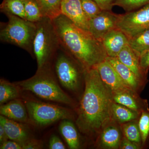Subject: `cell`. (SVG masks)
<instances>
[{
    "instance_id": "obj_5",
    "label": "cell",
    "mask_w": 149,
    "mask_h": 149,
    "mask_svg": "<svg viewBox=\"0 0 149 149\" xmlns=\"http://www.w3.org/2000/svg\"><path fill=\"white\" fill-rule=\"evenodd\" d=\"M8 21L1 23V42L17 46L33 55V45L37 24L15 15H7Z\"/></svg>"
},
{
    "instance_id": "obj_26",
    "label": "cell",
    "mask_w": 149,
    "mask_h": 149,
    "mask_svg": "<svg viewBox=\"0 0 149 149\" xmlns=\"http://www.w3.org/2000/svg\"><path fill=\"white\" fill-rule=\"evenodd\" d=\"M138 123L141 133L142 146H149V109L142 111Z\"/></svg>"
},
{
    "instance_id": "obj_8",
    "label": "cell",
    "mask_w": 149,
    "mask_h": 149,
    "mask_svg": "<svg viewBox=\"0 0 149 149\" xmlns=\"http://www.w3.org/2000/svg\"><path fill=\"white\" fill-rule=\"evenodd\" d=\"M117 28L128 40L149 30V4L137 10L119 15Z\"/></svg>"
},
{
    "instance_id": "obj_30",
    "label": "cell",
    "mask_w": 149,
    "mask_h": 149,
    "mask_svg": "<svg viewBox=\"0 0 149 149\" xmlns=\"http://www.w3.org/2000/svg\"><path fill=\"white\" fill-rule=\"evenodd\" d=\"M22 149H40L43 148V143L42 141L30 138L21 144Z\"/></svg>"
},
{
    "instance_id": "obj_28",
    "label": "cell",
    "mask_w": 149,
    "mask_h": 149,
    "mask_svg": "<svg viewBox=\"0 0 149 149\" xmlns=\"http://www.w3.org/2000/svg\"><path fill=\"white\" fill-rule=\"evenodd\" d=\"M149 4V0H116L114 6L123 9L126 12L133 11Z\"/></svg>"
},
{
    "instance_id": "obj_16",
    "label": "cell",
    "mask_w": 149,
    "mask_h": 149,
    "mask_svg": "<svg viewBox=\"0 0 149 149\" xmlns=\"http://www.w3.org/2000/svg\"><path fill=\"white\" fill-rule=\"evenodd\" d=\"M116 58L128 67L140 80L146 83L147 74L140 66L139 57L136 55L128 45L122 49Z\"/></svg>"
},
{
    "instance_id": "obj_22",
    "label": "cell",
    "mask_w": 149,
    "mask_h": 149,
    "mask_svg": "<svg viewBox=\"0 0 149 149\" xmlns=\"http://www.w3.org/2000/svg\"><path fill=\"white\" fill-rule=\"evenodd\" d=\"M44 17L51 20L61 14V6L63 0H36Z\"/></svg>"
},
{
    "instance_id": "obj_15",
    "label": "cell",
    "mask_w": 149,
    "mask_h": 149,
    "mask_svg": "<svg viewBox=\"0 0 149 149\" xmlns=\"http://www.w3.org/2000/svg\"><path fill=\"white\" fill-rule=\"evenodd\" d=\"M106 60L109 62L116 70L124 83L132 91H139L145 82L140 80L129 68L120 62L117 58L107 56Z\"/></svg>"
},
{
    "instance_id": "obj_35",
    "label": "cell",
    "mask_w": 149,
    "mask_h": 149,
    "mask_svg": "<svg viewBox=\"0 0 149 149\" xmlns=\"http://www.w3.org/2000/svg\"><path fill=\"white\" fill-rule=\"evenodd\" d=\"M120 147V148L122 149H139L142 148L140 145L131 142L125 138L123 139Z\"/></svg>"
},
{
    "instance_id": "obj_10",
    "label": "cell",
    "mask_w": 149,
    "mask_h": 149,
    "mask_svg": "<svg viewBox=\"0 0 149 149\" xmlns=\"http://www.w3.org/2000/svg\"><path fill=\"white\" fill-rule=\"evenodd\" d=\"M94 67L98 70L102 80L112 94L126 91L134 92L124 83L112 65L106 60Z\"/></svg>"
},
{
    "instance_id": "obj_20",
    "label": "cell",
    "mask_w": 149,
    "mask_h": 149,
    "mask_svg": "<svg viewBox=\"0 0 149 149\" xmlns=\"http://www.w3.org/2000/svg\"><path fill=\"white\" fill-rule=\"evenodd\" d=\"M101 144L104 148L117 149L120 147V134L118 128L109 126L104 128L100 137Z\"/></svg>"
},
{
    "instance_id": "obj_32",
    "label": "cell",
    "mask_w": 149,
    "mask_h": 149,
    "mask_svg": "<svg viewBox=\"0 0 149 149\" xmlns=\"http://www.w3.org/2000/svg\"><path fill=\"white\" fill-rule=\"evenodd\" d=\"M139 62L141 68L147 74L149 69V49L140 56Z\"/></svg>"
},
{
    "instance_id": "obj_11",
    "label": "cell",
    "mask_w": 149,
    "mask_h": 149,
    "mask_svg": "<svg viewBox=\"0 0 149 149\" xmlns=\"http://www.w3.org/2000/svg\"><path fill=\"white\" fill-rule=\"evenodd\" d=\"M61 11L77 27L89 32V19L83 11L81 0H63Z\"/></svg>"
},
{
    "instance_id": "obj_36",
    "label": "cell",
    "mask_w": 149,
    "mask_h": 149,
    "mask_svg": "<svg viewBox=\"0 0 149 149\" xmlns=\"http://www.w3.org/2000/svg\"><path fill=\"white\" fill-rule=\"evenodd\" d=\"M8 140L9 139L4 128L3 125L0 124V144L1 145Z\"/></svg>"
},
{
    "instance_id": "obj_12",
    "label": "cell",
    "mask_w": 149,
    "mask_h": 149,
    "mask_svg": "<svg viewBox=\"0 0 149 149\" xmlns=\"http://www.w3.org/2000/svg\"><path fill=\"white\" fill-rule=\"evenodd\" d=\"M101 42L108 56L116 57L122 49L128 45V39L123 32L117 28L106 34Z\"/></svg>"
},
{
    "instance_id": "obj_25",
    "label": "cell",
    "mask_w": 149,
    "mask_h": 149,
    "mask_svg": "<svg viewBox=\"0 0 149 149\" xmlns=\"http://www.w3.org/2000/svg\"><path fill=\"white\" fill-rule=\"evenodd\" d=\"M24 3L26 20L38 22L44 17L40 6L36 0H22Z\"/></svg>"
},
{
    "instance_id": "obj_4",
    "label": "cell",
    "mask_w": 149,
    "mask_h": 149,
    "mask_svg": "<svg viewBox=\"0 0 149 149\" xmlns=\"http://www.w3.org/2000/svg\"><path fill=\"white\" fill-rule=\"evenodd\" d=\"M36 23L33 54L37 60V69H40L51 64L60 45L52 20L44 17Z\"/></svg>"
},
{
    "instance_id": "obj_6",
    "label": "cell",
    "mask_w": 149,
    "mask_h": 149,
    "mask_svg": "<svg viewBox=\"0 0 149 149\" xmlns=\"http://www.w3.org/2000/svg\"><path fill=\"white\" fill-rule=\"evenodd\" d=\"M30 123L43 127L64 119L72 118L71 112L65 108L47 103L29 100L24 102Z\"/></svg>"
},
{
    "instance_id": "obj_2",
    "label": "cell",
    "mask_w": 149,
    "mask_h": 149,
    "mask_svg": "<svg viewBox=\"0 0 149 149\" xmlns=\"http://www.w3.org/2000/svg\"><path fill=\"white\" fill-rule=\"evenodd\" d=\"M52 22L60 45L84 70L94 67L108 56L101 42L63 15Z\"/></svg>"
},
{
    "instance_id": "obj_33",
    "label": "cell",
    "mask_w": 149,
    "mask_h": 149,
    "mask_svg": "<svg viewBox=\"0 0 149 149\" xmlns=\"http://www.w3.org/2000/svg\"><path fill=\"white\" fill-rule=\"evenodd\" d=\"M102 10L111 11L116 0H93Z\"/></svg>"
},
{
    "instance_id": "obj_23",
    "label": "cell",
    "mask_w": 149,
    "mask_h": 149,
    "mask_svg": "<svg viewBox=\"0 0 149 149\" xmlns=\"http://www.w3.org/2000/svg\"><path fill=\"white\" fill-rule=\"evenodd\" d=\"M128 45L136 55L140 57L149 49V30L141 32L129 39Z\"/></svg>"
},
{
    "instance_id": "obj_3",
    "label": "cell",
    "mask_w": 149,
    "mask_h": 149,
    "mask_svg": "<svg viewBox=\"0 0 149 149\" xmlns=\"http://www.w3.org/2000/svg\"><path fill=\"white\" fill-rule=\"evenodd\" d=\"M15 83L21 91L31 92L46 100L70 106L74 102L59 85L51 64L37 69L35 75L29 79Z\"/></svg>"
},
{
    "instance_id": "obj_9",
    "label": "cell",
    "mask_w": 149,
    "mask_h": 149,
    "mask_svg": "<svg viewBox=\"0 0 149 149\" xmlns=\"http://www.w3.org/2000/svg\"><path fill=\"white\" fill-rule=\"evenodd\" d=\"M119 15L111 11L102 10L89 20V32L96 40L101 42L106 34L117 28Z\"/></svg>"
},
{
    "instance_id": "obj_17",
    "label": "cell",
    "mask_w": 149,
    "mask_h": 149,
    "mask_svg": "<svg viewBox=\"0 0 149 149\" xmlns=\"http://www.w3.org/2000/svg\"><path fill=\"white\" fill-rule=\"evenodd\" d=\"M59 130L70 149H77L80 148L79 134L74 124L70 119L61 120Z\"/></svg>"
},
{
    "instance_id": "obj_21",
    "label": "cell",
    "mask_w": 149,
    "mask_h": 149,
    "mask_svg": "<svg viewBox=\"0 0 149 149\" xmlns=\"http://www.w3.org/2000/svg\"><path fill=\"white\" fill-rule=\"evenodd\" d=\"M20 88L15 83H12L7 80H0V104L6 103L20 97Z\"/></svg>"
},
{
    "instance_id": "obj_31",
    "label": "cell",
    "mask_w": 149,
    "mask_h": 149,
    "mask_svg": "<svg viewBox=\"0 0 149 149\" xmlns=\"http://www.w3.org/2000/svg\"><path fill=\"white\" fill-rule=\"evenodd\" d=\"M49 148L50 149H65V146L58 136L53 135L49 140Z\"/></svg>"
},
{
    "instance_id": "obj_27",
    "label": "cell",
    "mask_w": 149,
    "mask_h": 149,
    "mask_svg": "<svg viewBox=\"0 0 149 149\" xmlns=\"http://www.w3.org/2000/svg\"><path fill=\"white\" fill-rule=\"evenodd\" d=\"M122 129L126 139L142 146L141 135L138 123L133 122L128 123L123 125Z\"/></svg>"
},
{
    "instance_id": "obj_18",
    "label": "cell",
    "mask_w": 149,
    "mask_h": 149,
    "mask_svg": "<svg viewBox=\"0 0 149 149\" xmlns=\"http://www.w3.org/2000/svg\"><path fill=\"white\" fill-rule=\"evenodd\" d=\"M133 92H134L126 91L113 94V102L140 113L144 110L148 109L146 102L139 103L132 95Z\"/></svg>"
},
{
    "instance_id": "obj_13",
    "label": "cell",
    "mask_w": 149,
    "mask_h": 149,
    "mask_svg": "<svg viewBox=\"0 0 149 149\" xmlns=\"http://www.w3.org/2000/svg\"><path fill=\"white\" fill-rule=\"evenodd\" d=\"M0 114L17 122L30 123L26 105L20 99H15L1 105Z\"/></svg>"
},
{
    "instance_id": "obj_29",
    "label": "cell",
    "mask_w": 149,
    "mask_h": 149,
    "mask_svg": "<svg viewBox=\"0 0 149 149\" xmlns=\"http://www.w3.org/2000/svg\"><path fill=\"white\" fill-rule=\"evenodd\" d=\"M81 2L83 11L89 20L102 11L93 0H81Z\"/></svg>"
},
{
    "instance_id": "obj_7",
    "label": "cell",
    "mask_w": 149,
    "mask_h": 149,
    "mask_svg": "<svg viewBox=\"0 0 149 149\" xmlns=\"http://www.w3.org/2000/svg\"><path fill=\"white\" fill-rule=\"evenodd\" d=\"M71 57L60 46L54 58V69L62 86L68 91L74 92L79 88L80 73Z\"/></svg>"
},
{
    "instance_id": "obj_24",
    "label": "cell",
    "mask_w": 149,
    "mask_h": 149,
    "mask_svg": "<svg viewBox=\"0 0 149 149\" xmlns=\"http://www.w3.org/2000/svg\"><path fill=\"white\" fill-rule=\"evenodd\" d=\"M0 9L1 11L6 15H10L26 19L22 0H3Z\"/></svg>"
},
{
    "instance_id": "obj_34",
    "label": "cell",
    "mask_w": 149,
    "mask_h": 149,
    "mask_svg": "<svg viewBox=\"0 0 149 149\" xmlns=\"http://www.w3.org/2000/svg\"><path fill=\"white\" fill-rule=\"evenodd\" d=\"M1 149H22L21 144L12 140H8L0 146Z\"/></svg>"
},
{
    "instance_id": "obj_14",
    "label": "cell",
    "mask_w": 149,
    "mask_h": 149,
    "mask_svg": "<svg viewBox=\"0 0 149 149\" xmlns=\"http://www.w3.org/2000/svg\"><path fill=\"white\" fill-rule=\"evenodd\" d=\"M0 124L5 130L9 140L22 144L31 138L30 131L26 123L17 122L0 115Z\"/></svg>"
},
{
    "instance_id": "obj_19",
    "label": "cell",
    "mask_w": 149,
    "mask_h": 149,
    "mask_svg": "<svg viewBox=\"0 0 149 149\" xmlns=\"http://www.w3.org/2000/svg\"><path fill=\"white\" fill-rule=\"evenodd\" d=\"M141 113L130 109L114 102L112 104L111 116L120 123L130 122L136 120L139 117Z\"/></svg>"
},
{
    "instance_id": "obj_1",
    "label": "cell",
    "mask_w": 149,
    "mask_h": 149,
    "mask_svg": "<svg viewBox=\"0 0 149 149\" xmlns=\"http://www.w3.org/2000/svg\"><path fill=\"white\" fill-rule=\"evenodd\" d=\"M85 88L80 101L76 124L83 133L100 130L111 118L113 94L95 67L84 70Z\"/></svg>"
}]
</instances>
